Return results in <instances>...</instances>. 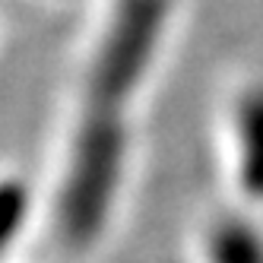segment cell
<instances>
[{"label": "cell", "instance_id": "6da1fadb", "mask_svg": "<svg viewBox=\"0 0 263 263\" xmlns=\"http://www.w3.org/2000/svg\"><path fill=\"white\" fill-rule=\"evenodd\" d=\"M124 143L121 121L115 118V111L105 108L92 111V118L77 134L58 200L61 235L77 248L96 241L108 222L124 172Z\"/></svg>", "mask_w": 263, "mask_h": 263}, {"label": "cell", "instance_id": "7a4b0ae2", "mask_svg": "<svg viewBox=\"0 0 263 263\" xmlns=\"http://www.w3.org/2000/svg\"><path fill=\"white\" fill-rule=\"evenodd\" d=\"M238 181L248 197L263 200V92L238 108Z\"/></svg>", "mask_w": 263, "mask_h": 263}, {"label": "cell", "instance_id": "277c9868", "mask_svg": "<svg viewBox=\"0 0 263 263\" xmlns=\"http://www.w3.org/2000/svg\"><path fill=\"white\" fill-rule=\"evenodd\" d=\"M29 219V191L23 181H0V254L16 241Z\"/></svg>", "mask_w": 263, "mask_h": 263}, {"label": "cell", "instance_id": "3957f363", "mask_svg": "<svg viewBox=\"0 0 263 263\" xmlns=\"http://www.w3.org/2000/svg\"><path fill=\"white\" fill-rule=\"evenodd\" d=\"M210 263H263V235L248 219L225 216L206 235Z\"/></svg>", "mask_w": 263, "mask_h": 263}]
</instances>
